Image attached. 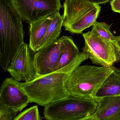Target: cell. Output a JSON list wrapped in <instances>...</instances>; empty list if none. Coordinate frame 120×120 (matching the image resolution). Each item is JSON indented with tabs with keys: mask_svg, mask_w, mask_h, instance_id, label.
Masks as SVG:
<instances>
[{
	"mask_svg": "<svg viewBox=\"0 0 120 120\" xmlns=\"http://www.w3.org/2000/svg\"><path fill=\"white\" fill-rule=\"evenodd\" d=\"M88 59V55L82 52L68 65L52 73L27 82L13 80L28 95L30 103L35 102L44 106L69 94L66 87L67 79L77 67Z\"/></svg>",
	"mask_w": 120,
	"mask_h": 120,
	"instance_id": "6da1fadb",
	"label": "cell"
},
{
	"mask_svg": "<svg viewBox=\"0 0 120 120\" xmlns=\"http://www.w3.org/2000/svg\"><path fill=\"white\" fill-rule=\"evenodd\" d=\"M22 22L10 0H0V64L4 71L24 42Z\"/></svg>",
	"mask_w": 120,
	"mask_h": 120,
	"instance_id": "7a4b0ae2",
	"label": "cell"
},
{
	"mask_svg": "<svg viewBox=\"0 0 120 120\" xmlns=\"http://www.w3.org/2000/svg\"><path fill=\"white\" fill-rule=\"evenodd\" d=\"M94 97L69 94L44 106V118L49 120H86L95 112Z\"/></svg>",
	"mask_w": 120,
	"mask_h": 120,
	"instance_id": "3957f363",
	"label": "cell"
},
{
	"mask_svg": "<svg viewBox=\"0 0 120 120\" xmlns=\"http://www.w3.org/2000/svg\"><path fill=\"white\" fill-rule=\"evenodd\" d=\"M116 68L113 66L80 65L67 79V90L69 94L94 97L107 78Z\"/></svg>",
	"mask_w": 120,
	"mask_h": 120,
	"instance_id": "277c9868",
	"label": "cell"
},
{
	"mask_svg": "<svg viewBox=\"0 0 120 120\" xmlns=\"http://www.w3.org/2000/svg\"><path fill=\"white\" fill-rule=\"evenodd\" d=\"M63 26L66 31L80 34L92 26L101 10L99 4L84 0H65L63 4Z\"/></svg>",
	"mask_w": 120,
	"mask_h": 120,
	"instance_id": "5b68a950",
	"label": "cell"
},
{
	"mask_svg": "<svg viewBox=\"0 0 120 120\" xmlns=\"http://www.w3.org/2000/svg\"><path fill=\"white\" fill-rule=\"evenodd\" d=\"M85 40L83 52L88 55L93 64L111 67L119 60L113 44L91 31L82 34Z\"/></svg>",
	"mask_w": 120,
	"mask_h": 120,
	"instance_id": "8992f818",
	"label": "cell"
},
{
	"mask_svg": "<svg viewBox=\"0 0 120 120\" xmlns=\"http://www.w3.org/2000/svg\"><path fill=\"white\" fill-rule=\"evenodd\" d=\"M22 21L30 24L60 12V0H10Z\"/></svg>",
	"mask_w": 120,
	"mask_h": 120,
	"instance_id": "52a82bcc",
	"label": "cell"
},
{
	"mask_svg": "<svg viewBox=\"0 0 120 120\" xmlns=\"http://www.w3.org/2000/svg\"><path fill=\"white\" fill-rule=\"evenodd\" d=\"M30 48L26 43L21 45L12 60L7 71L18 82H29L38 77Z\"/></svg>",
	"mask_w": 120,
	"mask_h": 120,
	"instance_id": "ba28073f",
	"label": "cell"
},
{
	"mask_svg": "<svg viewBox=\"0 0 120 120\" xmlns=\"http://www.w3.org/2000/svg\"><path fill=\"white\" fill-rule=\"evenodd\" d=\"M61 45L59 38L49 46L35 52L34 63L38 77L57 71L60 61Z\"/></svg>",
	"mask_w": 120,
	"mask_h": 120,
	"instance_id": "9c48e42d",
	"label": "cell"
},
{
	"mask_svg": "<svg viewBox=\"0 0 120 120\" xmlns=\"http://www.w3.org/2000/svg\"><path fill=\"white\" fill-rule=\"evenodd\" d=\"M30 103L28 95L15 83L12 78L5 79L0 88V103L19 112Z\"/></svg>",
	"mask_w": 120,
	"mask_h": 120,
	"instance_id": "30bf717a",
	"label": "cell"
},
{
	"mask_svg": "<svg viewBox=\"0 0 120 120\" xmlns=\"http://www.w3.org/2000/svg\"><path fill=\"white\" fill-rule=\"evenodd\" d=\"M94 98L97 109L86 120H120V95Z\"/></svg>",
	"mask_w": 120,
	"mask_h": 120,
	"instance_id": "8fae6325",
	"label": "cell"
},
{
	"mask_svg": "<svg viewBox=\"0 0 120 120\" xmlns=\"http://www.w3.org/2000/svg\"><path fill=\"white\" fill-rule=\"evenodd\" d=\"M54 15H51L29 24V47L34 52H37L38 45L45 37Z\"/></svg>",
	"mask_w": 120,
	"mask_h": 120,
	"instance_id": "7c38bea8",
	"label": "cell"
},
{
	"mask_svg": "<svg viewBox=\"0 0 120 120\" xmlns=\"http://www.w3.org/2000/svg\"><path fill=\"white\" fill-rule=\"evenodd\" d=\"M60 39L61 42L60 60L57 70L68 65L80 53L71 37L63 36Z\"/></svg>",
	"mask_w": 120,
	"mask_h": 120,
	"instance_id": "4fadbf2b",
	"label": "cell"
},
{
	"mask_svg": "<svg viewBox=\"0 0 120 120\" xmlns=\"http://www.w3.org/2000/svg\"><path fill=\"white\" fill-rule=\"evenodd\" d=\"M63 16L60 12L55 15L43 39L38 45V50L46 47L59 39L63 26Z\"/></svg>",
	"mask_w": 120,
	"mask_h": 120,
	"instance_id": "5bb4252c",
	"label": "cell"
},
{
	"mask_svg": "<svg viewBox=\"0 0 120 120\" xmlns=\"http://www.w3.org/2000/svg\"><path fill=\"white\" fill-rule=\"evenodd\" d=\"M120 95V74L116 71L105 81L94 97Z\"/></svg>",
	"mask_w": 120,
	"mask_h": 120,
	"instance_id": "9a60e30c",
	"label": "cell"
},
{
	"mask_svg": "<svg viewBox=\"0 0 120 120\" xmlns=\"http://www.w3.org/2000/svg\"><path fill=\"white\" fill-rule=\"evenodd\" d=\"M111 26L104 22H99L96 21L93 25L91 32L111 43L116 48V36L113 35L111 32Z\"/></svg>",
	"mask_w": 120,
	"mask_h": 120,
	"instance_id": "2e32d148",
	"label": "cell"
},
{
	"mask_svg": "<svg viewBox=\"0 0 120 120\" xmlns=\"http://www.w3.org/2000/svg\"><path fill=\"white\" fill-rule=\"evenodd\" d=\"M42 119L40 115L38 106L35 105L20 113L14 120H41Z\"/></svg>",
	"mask_w": 120,
	"mask_h": 120,
	"instance_id": "e0dca14e",
	"label": "cell"
},
{
	"mask_svg": "<svg viewBox=\"0 0 120 120\" xmlns=\"http://www.w3.org/2000/svg\"><path fill=\"white\" fill-rule=\"evenodd\" d=\"M19 112L0 103V120H14Z\"/></svg>",
	"mask_w": 120,
	"mask_h": 120,
	"instance_id": "ac0fdd59",
	"label": "cell"
},
{
	"mask_svg": "<svg viewBox=\"0 0 120 120\" xmlns=\"http://www.w3.org/2000/svg\"><path fill=\"white\" fill-rule=\"evenodd\" d=\"M110 5L112 9L114 12L120 14V0H112Z\"/></svg>",
	"mask_w": 120,
	"mask_h": 120,
	"instance_id": "d6986e66",
	"label": "cell"
},
{
	"mask_svg": "<svg viewBox=\"0 0 120 120\" xmlns=\"http://www.w3.org/2000/svg\"><path fill=\"white\" fill-rule=\"evenodd\" d=\"M116 49L119 60H120V36H116Z\"/></svg>",
	"mask_w": 120,
	"mask_h": 120,
	"instance_id": "ffe728a7",
	"label": "cell"
},
{
	"mask_svg": "<svg viewBox=\"0 0 120 120\" xmlns=\"http://www.w3.org/2000/svg\"><path fill=\"white\" fill-rule=\"evenodd\" d=\"M93 3L97 4H105L107 3L110 0H84Z\"/></svg>",
	"mask_w": 120,
	"mask_h": 120,
	"instance_id": "44dd1931",
	"label": "cell"
},
{
	"mask_svg": "<svg viewBox=\"0 0 120 120\" xmlns=\"http://www.w3.org/2000/svg\"><path fill=\"white\" fill-rule=\"evenodd\" d=\"M116 71L120 74V68H116Z\"/></svg>",
	"mask_w": 120,
	"mask_h": 120,
	"instance_id": "7402d4cb",
	"label": "cell"
}]
</instances>
